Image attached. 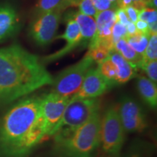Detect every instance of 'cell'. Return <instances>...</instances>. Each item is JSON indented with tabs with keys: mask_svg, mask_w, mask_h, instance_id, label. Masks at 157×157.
<instances>
[{
	"mask_svg": "<svg viewBox=\"0 0 157 157\" xmlns=\"http://www.w3.org/2000/svg\"><path fill=\"white\" fill-rule=\"evenodd\" d=\"M46 137L42 96L24 98L0 119V157H28Z\"/></svg>",
	"mask_w": 157,
	"mask_h": 157,
	"instance_id": "1",
	"label": "cell"
},
{
	"mask_svg": "<svg viewBox=\"0 0 157 157\" xmlns=\"http://www.w3.org/2000/svg\"><path fill=\"white\" fill-rule=\"evenodd\" d=\"M53 78L40 58L18 44L0 48V105L28 95Z\"/></svg>",
	"mask_w": 157,
	"mask_h": 157,
	"instance_id": "2",
	"label": "cell"
},
{
	"mask_svg": "<svg viewBox=\"0 0 157 157\" xmlns=\"http://www.w3.org/2000/svg\"><path fill=\"white\" fill-rule=\"evenodd\" d=\"M99 111L68 136L55 140L54 151L58 157H94L101 146Z\"/></svg>",
	"mask_w": 157,
	"mask_h": 157,
	"instance_id": "3",
	"label": "cell"
},
{
	"mask_svg": "<svg viewBox=\"0 0 157 157\" xmlns=\"http://www.w3.org/2000/svg\"><path fill=\"white\" fill-rule=\"evenodd\" d=\"M101 101L98 98H85L74 95L65 109L61 121L53 135L54 140L63 138L89 120L99 111Z\"/></svg>",
	"mask_w": 157,
	"mask_h": 157,
	"instance_id": "4",
	"label": "cell"
},
{
	"mask_svg": "<svg viewBox=\"0 0 157 157\" xmlns=\"http://www.w3.org/2000/svg\"><path fill=\"white\" fill-rule=\"evenodd\" d=\"M125 140V131L119 117L118 105H113L101 117V145L103 151L111 156H117Z\"/></svg>",
	"mask_w": 157,
	"mask_h": 157,
	"instance_id": "5",
	"label": "cell"
},
{
	"mask_svg": "<svg viewBox=\"0 0 157 157\" xmlns=\"http://www.w3.org/2000/svg\"><path fill=\"white\" fill-rule=\"evenodd\" d=\"M93 63L91 58L84 56L81 60L62 71L53 78L51 92L64 97H73L79 90L86 74L93 67Z\"/></svg>",
	"mask_w": 157,
	"mask_h": 157,
	"instance_id": "6",
	"label": "cell"
},
{
	"mask_svg": "<svg viewBox=\"0 0 157 157\" xmlns=\"http://www.w3.org/2000/svg\"><path fill=\"white\" fill-rule=\"evenodd\" d=\"M63 12L56 8L34 17L29 35L37 45L44 47L55 40Z\"/></svg>",
	"mask_w": 157,
	"mask_h": 157,
	"instance_id": "7",
	"label": "cell"
},
{
	"mask_svg": "<svg viewBox=\"0 0 157 157\" xmlns=\"http://www.w3.org/2000/svg\"><path fill=\"white\" fill-rule=\"evenodd\" d=\"M70 98L52 92L42 95V110L48 137L53 136L58 129Z\"/></svg>",
	"mask_w": 157,
	"mask_h": 157,
	"instance_id": "8",
	"label": "cell"
},
{
	"mask_svg": "<svg viewBox=\"0 0 157 157\" xmlns=\"http://www.w3.org/2000/svg\"><path fill=\"white\" fill-rule=\"evenodd\" d=\"M119 117L125 132H142L146 128V117L142 108L132 98L125 97L118 105Z\"/></svg>",
	"mask_w": 157,
	"mask_h": 157,
	"instance_id": "9",
	"label": "cell"
},
{
	"mask_svg": "<svg viewBox=\"0 0 157 157\" xmlns=\"http://www.w3.org/2000/svg\"><path fill=\"white\" fill-rule=\"evenodd\" d=\"M66 27L64 33L61 35L56 36L55 37V40L63 39L66 42V44L63 48L56 51L54 53L40 58L41 62L44 65L62 58L63 57L66 56V55L75 50L76 48L82 45V36L77 23L68 15L66 17Z\"/></svg>",
	"mask_w": 157,
	"mask_h": 157,
	"instance_id": "10",
	"label": "cell"
},
{
	"mask_svg": "<svg viewBox=\"0 0 157 157\" xmlns=\"http://www.w3.org/2000/svg\"><path fill=\"white\" fill-rule=\"evenodd\" d=\"M114 84L102 75L98 68H91L86 74L84 81L76 96L80 98H98L112 87Z\"/></svg>",
	"mask_w": 157,
	"mask_h": 157,
	"instance_id": "11",
	"label": "cell"
},
{
	"mask_svg": "<svg viewBox=\"0 0 157 157\" xmlns=\"http://www.w3.org/2000/svg\"><path fill=\"white\" fill-rule=\"evenodd\" d=\"M17 12L9 4L0 5V43L13 36L19 29Z\"/></svg>",
	"mask_w": 157,
	"mask_h": 157,
	"instance_id": "12",
	"label": "cell"
},
{
	"mask_svg": "<svg viewBox=\"0 0 157 157\" xmlns=\"http://www.w3.org/2000/svg\"><path fill=\"white\" fill-rule=\"evenodd\" d=\"M109 58L115 66L116 84L126 83L136 75V68L115 50H112L110 52Z\"/></svg>",
	"mask_w": 157,
	"mask_h": 157,
	"instance_id": "13",
	"label": "cell"
},
{
	"mask_svg": "<svg viewBox=\"0 0 157 157\" xmlns=\"http://www.w3.org/2000/svg\"><path fill=\"white\" fill-rule=\"evenodd\" d=\"M77 23L82 36V45L88 46L93 40L96 32V23L95 18L80 13L79 11L68 14Z\"/></svg>",
	"mask_w": 157,
	"mask_h": 157,
	"instance_id": "14",
	"label": "cell"
},
{
	"mask_svg": "<svg viewBox=\"0 0 157 157\" xmlns=\"http://www.w3.org/2000/svg\"><path fill=\"white\" fill-rule=\"evenodd\" d=\"M137 88L143 101L152 109L157 105L156 84L146 76H140L137 78Z\"/></svg>",
	"mask_w": 157,
	"mask_h": 157,
	"instance_id": "15",
	"label": "cell"
},
{
	"mask_svg": "<svg viewBox=\"0 0 157 157\" xmlns=\"http://www.w3.org/2000/svg\"><path fill=\"white\" fill-rule=\"evenodd\" d=\"M113 50L119 53L125 60L136 68H140L143 61L142 55L137 53L136 51L129 46L125 39H121L117 41L113 44Z\"/></svg>",
	"mask_w": 157,
	"mask_h": 157,
	"instance_id": "16",
	"label": "cell"
},
{
	"mask_svg": "<svg viewBox=\"0 0 157 157\" xmlns=\"http://www.w3.org/2000/svg\"><path fill=\"white\" fill-rule=\"evenodd\" d=\"M111 51L105 45L101 43H97L88 47V51L85 56L91 58L94 63L95 62L99 65L109 58Z\"/></svg>",
	"mask_w": 157,
	"mask_h": 157,
	"instance_id": "17",
	"label": "cell"
},
{
	"mask_svg": "<svg viewBox=\"0 0 157 157\" xmlns=\"http://www.w3.org/2000/svg\"><path fill=\"white\" fill-rule=\"evenodd\" d=\"M149 36H150L141 33H137L135 35L127 36L125 39L133 50L136 51L137 53L143 55L148 44Z\"/></svg>",
	"mask_w": 157,
	"mask_h": 157,
	"instance_id": "18",
	"label": "cell"
},
{
	"mask_svg": "<svg viewBox=\"0 0 157 157\" xmlns=\"http://www.w3.org/2000/svg\"><path fill=\"white\" fill-rule=\"evenodd\" d=\"M138 19L145 21L149 25L150 33L156 34L157 33V10L156 9L146 7L141 10L139 12Z\"/></svg>",
	"mask_w": 157,
	"mask_h": 157,
	"instance_id": "19",
	"label": "cell"
},
{
	"mask_svg": "<svg viewBox=\"0 0 157 157\" xmlns=\"http://www.w3.org/2000/svg\"><path fill=\"white\" fill-rule=\"evenodd\" d=\"M142 63L151 60H157V33L150 35L148 44L142 55Z\"/></svg>",
	"mask_w": 157,
	"mask_h": 157,
	"instance_id": "20",
	"label": "cell"
},
{
	"mask_svg": "<svg viewBox=\"0 0 157 157\" xmlns=\"http://www.w3.org/2000/svg\"><path fill=\"white\" fill-rule=\"evenodd\" d=\"M116 10L117 9H110L104 11L98 12L95 17L96 31L100 30L108 23L116 21Z\"/></svg>",
	"mask_w": 157,
	"mask_h": 157,
	"instance_id": "21",
	"label": "cell"
},
{
	"mask_svg": "<svg viewBox=\"0 0 157 157\" xmlns=\"http://www.w3.org/2000/svg\"><path fill=\"white\" fill-rule=\"evenodd\" d=\"M98 70L100 71L101 74L104 77L109 80V82H112L114 84H117L115 82L116 78V68L114 64L111 61V59L108 58L102 62L101 64L98 65Z\"/></svg>",
	"mask_w": 157,
	"mask_h": 157,
	"instance_id": "22",
	"label": "cell"
},
{
	"mask_svg": "<svg viewBox=\"0 0 157 157\" xmlns=\"http://www.w3.org/2000/svg\"><path fill=\"white\" fill-rule=\"evenodd\" d=\"M61 0H37L34 11V16L56 9Z\"/></svg>",
	"mask_w": 157,
	"mask_h": 157,
	"instance_id": "23",
	"label": "cell"
},
{
	"mask_svg": "<svg viewBox=\"0 0 157 157\" xmlns=\"http://www.w3.org/2000/svg\"><path fill=\"white\" fill-rule=\"evenodd\" d=\"M140 68L146 72L149 79L156 84L157 82V60H151L141 64Z\"/></svg>",
	"mask_w": 157,
	"mask_h": 157,
	"instance_id": "24",
	"label": "cell"
},
{
	"mask_svg": "<svg viewBox=\"0 0 157 157\" xmlns=\"http://www.w3.org/2000/svg\"><path fill=\"white\" fill-rule=\"evenodd\" d=\"M77 7L79 9V12L82 14L93 17L95 18L98 11L94 7L91 0H80Z\"/></svg>",
	"mask_w": 157,
	"mask_h": 157,
	"instance_id": "25",
	"label": "cell"
},
{
	"mask_svg": "<svg viewBox=\"0 0 157 157\" xmlns=\"http://www.w3.org/2000/svg\"><path fill=\"white\" fill-rule=\"evenodd\" d=\"M127 36L126 26L121 24L120 23L117 22L116 20V23L113 25L112 29V38L113 43L121 39H125Z\"/></svg>",
	"mask_w": 157,
	"mask_h": 157,
	"instance_id": "26",
	"label": "cell"
},
{
	"mask_svg": "<svg viewBox=\"0 0 157 157\" xmlns=\"http://www.w3.org/2000/svg\"><path fill=\"white\" fill-rule=\"evenodd\" d=\"M91 1L98 12L110 9H117L116 4L111 3L109 0H91Z\"/></svg>",
	"mask_w": 157,
	"mask_h": 157,
	"instance_id": "27",
	"label": "cell"
},
{
	"mask_svg": "<svg viewBox=\"0 0 157 157\" xmlns=\"http://www.w3.org/2000/svg\"><path fill=\"white\" fill-rule=\"evenodd\" d=\"M116 20H117V22L120 23L124 26H126L130 22L128 17H127L126 12L123 9H117V10H116Z\"/></svg>",
	"mask_w": 157,
	"mask_h": 157,
	"instance_id": "28",
	"label": "cell"
},
{
	"mask_svg": "<svg viewBox=\"0 0 157 157\" xmlns=\"http://www.w3.org/2000/svg\"><path fill=\"white\" fill-rule=\"evenodd\" d=\"M124 10L126 12L129 21L133 23H136V21L138 20V15L140 10L135 8L132 5L127 7V8L124 9Z\"/></svg>",
	"mask_w": 157,
	"mask_h": 157,
	"instance_id": "29",
	"label": "cell"
},
{
	"mask_svg": "<svg viewBox=\"0 0 157 157\" xmlns=\"http://www.w3.org/2000/svg\"><path fill=\"white\" fill-rule=\"evenodd\" d=\"M135 25L136 26V29L138 32H140L143 34L150 36V29H149V25L148 23L145 22V21L138 19L136 21V23H135Z\"/></svg>",
	"mask_w": 157,
	"mask_h": 157,
	"instance_id": "30",
	"label": "cell"
},
{
	"mask_svg": "<svg viewBox=\"0 0 157 157\" xmlns=\"http://www.w3.org/2000/svg\"><path fill=\"white\" fill-rule=\"evenodd\" d=\"M132 5V0H117V2H116V6L119 9L124 10Z\"/></svg>",
	"mask_w": 157,
	"mask_h": 157,
	"instance_id": "31",
	"label": "cell"
},
{
	"mask_svg": "<svg viewBox=\"0 0 157 157\" xmlns=\"http://www.w3.org/2000/svg\"><path fill=\"white\" fill-rule=\"evenodd\" d=\"M132 5L138 10H141L147 7V0H132Z\"/></svg>",
	"mask_w": 157,
	"mask_h": 157,
	"instance_id": "32",
	"label": "cell"
},
{
	"mask_svg": "<svg viewBox=\"0 0 157 157\" xmlns=\"http://www.w3.org/2000/svg\"><path fill=\"white\" fill-rule=\"evenodd\" d=\"M126 29L127 36H131V35H135L137 34V33H140L137 31L135 23H133L132 22H129L128 24L126 25Z\"/></svg>",
	"mask_w": 157,
	"mask_h": 157,
	"instance_id": "33",
	"label": "cell"
},
{
	"mask_svg": "<svg viewBox=\"0 0 157 157\" xmlns=\"http://www.w3.org/2000/svg\"><path fill=\"white\" fill-rule=\"evenodd\" d=\"M123 157H141V156H140V155H138V154H132L127 155V156H123Z\"/></svg>",
	"mask_w": 157,
	"mask_h": 157,
	"instance_id": "34",
	"label": "cell"
},
{
	"mask_svg": "<svg viewBox=\"0 0 157 157\" xmlns=\"http://www.w3.org/2000/svg\"><path fill=\"white\" fill-rule=\"evenodd\" d=\"M110 2H111V3H113V4H116V2H117V0H109Z\"/></svg>",
	"mask_w": 157,
	"mask_h": 157,
	"instance_id": "35",
	"label": "cell"
}]
</instances>
